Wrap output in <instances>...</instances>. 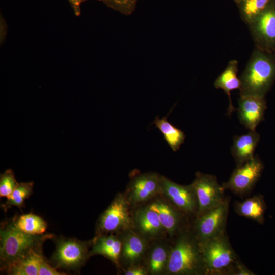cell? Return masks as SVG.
<instances>
[{
  "label": "cell",
  "instance_id": "23",
  "mask_svg": "<svg viewBox=\"0 0 275 275\" xmlns=\"http://www.w3.org/2000/svg\"><path fill=\"white\" fill-rule=\"evenodd\" d=\"M153 123L163 134L164 140L172 150L174 151H177L184 143L185 138L184 133L170 123L167 120V117L162 119L157 117Z\"/></svg>",
  "mask_w": 275,
  "mask_h": 275
},
{
  "label": "cell",
  "instance_id": "31",
  "mask_svg": "<svg viewBox=\"0 0 275 275\" xmlns=\"http://www.w3.org/2000/svg\"><path fill=\"white\" fill-rule=\"evenodd\" d=\"M233 274L254 275L255 274L249 270L244 264L238 260L235 265Z\"/></svg>",
  "mask_w": 275,
  "mask_h": 275
},
{
  "label": "cell",
  "instance_id": "12",
  "mask_svg": "<svg viewBox=\"0 0 275 275\" xmlns=\"http://www.w3.org/2000/svg\"><path fill=\"white\" fill-rule=\"evenodd\" d=\"M161 195L186 216H196L198 203L191 184L180 185L161 175Z\"/></svg>",
  "mask_w": 275,
  "mask_h": 275
},
{
  "label": "cell",
  "instance_id": "29",
  "mask_svg": "<svg viewBox=\"0 0 275 275\" xmlns=\"http://www.w3.org/2000/svg\"><path fill=\"white\" fill-rule=\"evenodd\" d=\"M53 266L50 265L44 257L42 258L40 261L39 269L38 275H65L66 273L59 272Z\"/></svg>",
  "mask_w": 275,
  "mask_h": 275
},
{
  "label": "cell",
  "instance_id": "18",
  "mask_svg": "<svg viewBox=\"0 0 275 275\" xmlns=\"http://www.w3.org/2000/svg\"><path fill=\"white\" fill-rule=\"evenodd\" d=\"M91 241L90 256L102 255L110 260L117 267H120L122 243L118 234L111 233L96 235Z\"/></svg>",
  "mask_w": 275,
  "mask_h": 275
},
{
  "label": "cell",
  "instance_id": "7",
  "mask_svg": "<svg viewBox=\"0 0 275 275\" xmlns=\"http://www.w3.org/2000/svg\"><path fill=\"white\" fill-rule=\"evenodd\" d=\"M248 25L256 48L275 54V0H270Z\"/></svg>",
  "mask_w": 275,
  "mask_h": 275
},
{
  "label": "cell",
  "instance_id": "32",
  "mask_svg": "<svg viewBox=\"0 0 275 275\" xmlns=\"http://www.w3.org/2000/svg\"><path fill=\"white\" fill-rule=\"evenodd\" d=\"M75 14L79 16L80 14V6L84 0H68Z\"/></svg>",
  "mask_w": 275,
  "mask_h": 275
},
{
  "label": "cell",
  "instance_id": "8",
  "mask_svg": "<svg viewBox=\"0 0 275 275\" xmlns=\"http://www.w3.org/2000/svg\"><path fill=\"white\" fill-rule=\"evenodd\" d=\"M161 176L155 172L133 175L124 194L131 207L140 206L161 195Z\"/></svg>",
  "mask_w": 275,
  "mask_h": 275
},
{
  "label": "cell",
  "instance_id": "24",
  "mask_svg": "<svg viewBox=\"0 0 275 275\" xmlns=\"http://www.w3.org/2000/svg\"><path fill=\"white\" fill-rule=\"evenodd\" d=\"M13 221L18 228L29 234H43L47 227V224L45 220L32 213L14 217Z\"/></svg>",
  "mask_w": 275,
  "mask_h": 275
},
{
  "label": "cell",
  "instance_id": "30",
  "mask_svg": "<svg viewBox=\"0 0 275 275\" xmlns=\"http://www.w3.org/2000/svg\"><path fill=\"white\" fill-rule=\"evenodd\" d=\"M123 274L125 275H147L148 272L146 268L141 264L131 265L123 269Z\"/></svg>",
  "mask_w": 275,
  "mask_h": 275
},
{
  "label": "cell",
  "instance_id": "19",
  "mask_svg": "<svg viewBox=\"0 0 275 275\" xmlns=\"http://www.w3.org/2000/svg\"><path fill=\"white\" fill-rule=\"evenodd\" d=\"M260 138V135L255 130H249L246 134L234 137L231 151L237 167L254 157Z\"/></svg>",
  "mask_w": 275,
  "mask_h": 275
},
{
  "label": "cell",
  "instance_id": "11",
  "mask_svg": "<svg viewBox=\"0 0 275 275\" xmlns=\"http://www.w3.org/2000/svg\"><path fill=\"white\" fill-rule=\"evenodd\" d=\"M263 169L262 161L257 155L254 156L243 164L236 167L222 186L239 196L248 194L260 178Z\"/></svg>",
  "mask_w": 275,
  "mask_h": 275
},
{
  "label": "cell",
  "instance_id": "15",
  "mask_svg": "<svg viewBox=\"0 0 275 275\" xmlns=\"http://www.w3.org/2000/svg\"><path fill=\"white\" fill-rule=\"evenodd\" d=\"M158 196L151 200L147 205L156 212L168 236L173 238L183 227L184 217L186 215L161 195V197Z\"/></svg>",
  "mask_w": 275,
  "mask_h": 275
},
{
  "label": "cell",
  "instance_id": "25",
  "mask_svg": "<svg viewBox=\"0 0 275 275\" xmlns=\"http://www.w3.org/2000/svg\"><path fill=\"white\" fill-rule=\"evenodd\" d=\"M34 182L32 181L21 182L14 191L7 197V201L2 205L5 211L12 206L21 208L24 201L33 193Z\"/></svg>",
  "mask_w": 275,
  "mask_h": 275
},
{
  "label": "cell",
  "instance_id": "6",
  "mask_svg": "<svg viewBox=\"0 0 275 275\" xmlns=\"http://www.w3.org/2000/svg\"><path fill=\"white\" fill-rule=\"evenodd\" d=\"M56 249L51 262L57 268L76 271L90 257L89 248L92 241H83L75 238L60 237L54 240Z\"/></svg>",
  "mask_w": 275,
  "mask_h": 275
},
{
  "label": "cell",
  "instance_id": "17",
  "mask_svg": "<svg viewBox=\"0 0 275 275\" xmlns=\"http://www.w3.org/2000/svg\"><path fill=\"white\" fill-rule=\"evenodd\" d=\"M160 239L150 243L143 260L149 274H167L171 243Z\"/></svg>",
  "mask_w": 275,
  "mask_h": 275
},
{
  "label": "cell",
  "instance_id": "13",
  "mask_svg": "<svg viewBox=\"0 0 275 275\" xmlns=\"http://www.w3.org/2000/svg\"><path fill=\"white\" fill-rule=\"evenodd\" d=\"M118 235L122 243L120 267L123 265L127 268L141 264L150 243L133 228L123 231Z\"/></svg>",
  "mask_w": 275,
  "mask_h": 275
},
{
  "label": "cell",
  "instance_id": "10",
  "mask_svg": "<svg viewBox=\"0 0 275 275\" xmlns=\"http://www.w3.org/2000/svg\"><path fill=\"white\" fill-rule=\"evenodd\" d=\"M191 184L198 203L196 216L219 206L226 199L225 188L219 184L214 175L197 172Z\"/></svg>",
  "mask_w": 275,
  "mask_h": 275
},
{
  "label": "cell",
  "instance_id": "28",
  "mask_svg": "<svg viewBox=\"0 0 275 275\" xmlns=\"http://www.w3.org/2000/svg\"><path fill=\"white\" fill-rule=\"evenodd\" d=\"M87 0H84V2ZM108 7L126 15H130L134 10L138 0H97Z\"/></svg>",
  "mask_w": 275,
  "mask_h": 275
},
{
  "label": "cell",
  "instance_id": "5",
  "mask_svg": "<svg viewBox=\"0 0 275 275\" xmlns=\"http://www.w3.org/2000/svg\"><path fill=\"white\" fill-rule=\"evenodd\" d=\"M124 194L118 193L107 208L99 216L96 227V235L118 234L133 228L132 212Z\"/></svg>",
  "mask_w": 275,
  "mask_h": 275
},
{
  "label": "cell",
  "instance_id": "33",
  "mask_svg": "<svg viewBox=\"0 0 275 275\" xmlns=\"http://www.w3.org/2000/svg\"><path fill=\"white\" fill-rule=\"evenodd\" d=\"M236 3L239 2L240 0H234Z\"/></svg>",
  "mask_w": 275,
  "mask_h": 275
},
{
  "label": "cell",
  "instance_id": "20",
  "mask_svg": "<svg viewBox=\"0 0 275 275\" xmlns=\"http://www.w3.org/2000/svg\"><path fill=\"white\" fill-rule=\"evenodd\" d=\"M238 61L236 60L230 61L225 69L214 81V85L217 89H222L227 95L229 100L228 108V115L237 110L232 104L230 92L235 89H239L241 86L240 79L237 77L238 71Z\"/></svg>",
  "mask_w": 275,
  "mask_h": 275
},
{
  "label": "cell",
  "instance_id": "14",
  "mask_svg": "<svg viewBox=\"0 0 275 275\" xmlns=\"http://www.w3.org/2000/svg\"><path fill=\"white\" fill-rule=\"evenodd\" d=\"M132 219L133 229L150 243L167 234L156 212L147 205L136 209L132 212Z\"/></svg>",
  "mask_w": 275,
  "mask_h": 275
},
{
  "label": "cell",
  "instance_id": "2",
  "mask_svg": "<svg viewBox=\"0 0 275 275\" xmlns=\"http://www.w3.org/2000/svg\"><path fill=\"white\" fill-rule=\"evenodd\" d=\"M54 237L52 234H27L16 226L13 218L3 222L0 229L1 270H6L16 260L34 249L42 248L45 240Z\"/></svg>",
  "mask_w": 275,
  "mask_h": 275
},
{
  "label": "cell",
  "instance_id": "3",
  "mask_svg": "<svg viewBox=\"0 0 275 275\" xmlns=\"http://www.w3.org/2000/svg\"><path fill=\"white\" fill-rule=\"evenodd\" d=\"M239 79L240 95L264 97L275 80V54L256 48Z\"/></svg>",
  "mask_w": 275,
  "mask_h": 275
},
{
  "label": "cell",
  "instance_id": "1",
  "mask_svg": "<svg viewBox=\"0 0 275 275\" xmlns=\"http://www.w3.org/2000/svg\"><path fill=\"white\" fill-rule=\"evenodd\" d=\"M167 275H207L200 241L191 228H182L173 237Z\"/></svg>",
  "mask_w": 275,
  "mask_h": 275
},
{
  "label": "cell",
  "instance_id": "22",
  "mask_svg": "<svg viewBox=\"0 0 275 275\" xmlns=\"http://www.w3.org/2000/svg\"><path fill=\"white\" fill-rule=\"evenodd\" d=\"M43 257L42 248L34 249L14 262L5 271L10 275H38L39 264Z\"/></svg>",
  "mask_w": 275,
  "mask_h": 275
},
{
  "label": "cell",
  "instance_id": "26",
  "mask_svg": "<svg viewBox=\"0 0 275 275\" xmlns=\"http://www.w3.org/2000/svg\"><path fill=\"white\" fill-rule=\"evenodd\" d=\"M270 0H240L237 4L241 17L248 25L266 6Z\"/></svg>",
  "mask_w": 275,
  "mask_h": 275
},
{
  "label": "cell",
  "instance_id": "21",
  "mask_svg": "<svg viewBox=\"0 0 275 275\" xmlns=\"http://www.w3.org/2000/svg\"><path fill=\"white\" fill-rule=\"evenodd\" d=\"M266 209L264 197L256 195L244 201L235 202L234 209L239 216L255 221L260 224L264 222V213Z\"/></svg>",
  "mask_w": 275,
  "mask_h": 275
},
{
  "label": "cell",
  "instance_id": "16",
  "mask_svg": "<svg viewBox=\"0 0 275 275\" xmlns=\"http://www.w3.org/2000/svg\"><path fill=\"white\" fill-rule=\"evenodd\" d=\"M266 103L264 97L255 95H240L238 116L240 123L249 130H255L264 120Z\"/></svg>",
  "mask_w": 275,
  "mask_h": 275
},
{
  "label": "cell",
  "instance_id": "4",
  "mask_svg": "<svg viewBox=\"0 0 275 275\" xmlns=\"http://www.w3.org/2000/svg\"><path fill=\"white\" fill-rule=\"evenodd\" d=\"M200 244L207 275L233 274L239 259L225 234Z\"/></svg>",
  "mask_w": 275,
  "mask_h": 275
},
{
  "label": "cell",
  "instance_id": "27",
  "mask_svg": "<svg viewBox=\"0 0 275 275\" xmlns=\"http://www.w3.org/2000/svg\"><path fill=\"white\" fill-rule=\"evenodd\" d=\"M11 169H7L0 175V197H7L19 185Z\"/></svg>",
  "mask_w": 275,
  "mask_h": 275
},
{
  "label": "cell",
  "instance_id": "9",
  "mask_svg": "<svg viewBox=\"0 0 275 275\" xmlns=\"http://www.w3.org/2000/svg\"><path fill=\"white\" fill-rule=\"evenodd\" d=\"M229 204L226 198L219 206L196 217L191 229L200 242L225 234Z\"/></svg>",
  "mask_w": 275,
  "mask_h": 275
}]
</instances>
